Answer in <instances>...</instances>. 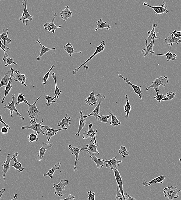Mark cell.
I'll use <instances>...</instances> for the list:
<instances>
[{
    "label": "cell",
    "mask_w": 181,
    "mask_h": 200,
    "mask_svg": "<svg viewBox=\"0 0 181 200\" xmlns=\"http://www.w3.org/2000/svg\"><path fill=\"white\" fill-rule=\"evenodd\" d=\"M41 97V96H39L33 104H30L26 100H25L24 102V103L27 104L29 107L28 110H27L29 117L30 118L33 119L34 121L36 122L38 119L39 116L41 114V112L36 107V103Z\"/></svg>",
    "instance_id": "obj_1"
},
{
    "label": "cell",
    "mask_w": 181,
    "mask_h": 200,
    "mask_svg": "<svg viewBox=\"0 0 181 200\" xmlns=\"http://www.w3.org/2000/svg\"><path fill=\"white\" fill-rule=\"evenodd\" d=\"M169 78L167 76H160L158 78H157L154 82L152 83L151 86L148 87L146 88V91H148L150 88H154V90L157 94V95L158 94V92L159 91V87L161 86L165 87L166 85L169 82Z\"/></svg>",
    "instance_id": "obj_2"
},
{
    "label": "cell",
    "mask_w": 181,
    "mask_h": 200,
    "mask_svg": "<svg viewBox=\"0 0 181 200\" xmlns=\"http://www.w3.org/2000/svg\"><path fill=\"white\" fill-rule=\"evenodd\" d=\"M43 122H44L43 119H42L41 122L39 123H37L34 120H30V123L31 124V125H24L22 127V129H31L35 131L37 135L40 134H43V135H46V132L43 129L44 125H41V124Z\"/></svg>",
    "instance_id": "obj_3"
},
{
    "label": "cell",
    "mask_w": 181,
    "mask_h": 200,
    "mask_svg": "<svg viewBox=\"0 0 181 200\" xmlns=\"http://www.w3.org/2000/svg\"><path fill=\"white\" fill-rule=\"evenodd\" d=\"M180 190L175 186H168L163 190V193L165 194V198H168V200H173L175 198H179L178 193L180 192Z\"/></svg>",
    "instance_id": "obj_4"
},
{
    "label": "cell",
    "mask_w": 181,
    "mask_h": 200,
    "mask_svg": "<svg viewBox=\"0 0 181 200\" xmlns=\"http://www.w3.org/2000/svg\"><path fill=\"white\" fill-rule=\"evenodd\" d=\"M106 44V42L104 41V40H102V41L101 42V44H100V45L97 46V48H96L95 52L93 53L92 55L91 56V57H89L88 59L86 60L85 62H84L83 64H82L80 66L74 70L73 72H72V73H73V75H76V73L79 71V70L82 67L84 66L85 64H86L88 62L91 60L92 59L93 57H95L96 55H97V54L102 52L103 51L104 49H105Z\"/></svg>",
    "instance_id": "obj_5"
},
{
    "label": "cell",
    "mask_w": 181,
    "mask_h": 200,
    "mask_svg": "<svg viewBox=\"0 0 181 200\" xmlns=\"http://www.w3.org/2000/svg\"><path fill=\"white\" fill-rule=\"evenodd\" d=\"M11 154H8L6 156V160L5 161H4L2 165V166L3 167V169L2 171V176H3V180H5V176L7 174V173L9 171V169H10V163L11 161L16 157L19 156V153L17 152H16L13 155V157L11 158Z\"/></svg>",
    "instance_id": "obj_6"
},
{
    "label": "cell",
    "mask_w": 181,
    "mask_h": 200,
    "mask_svg": "<svg viewBox=\"0 0 181 200\" xmlns=\"http://www.w3.org/2000/svg\"><path fill=\"white\" fill-rule=\"evenodd\" d=\"M69 184V180H61L60 182L58 184L54 183L53 188L55 190L54 193L56 195H58L59 197H62L64 196L62 191L65 189L66 186Z\"/></svg>",
    "instance_id": "obj_7"
},
{
    "label": "cell",
    "mask_w": 181,
    "mask_h": 200,
    "mask_svg": "<svg viewBox=\"0 0 181 200\" xmlns=\"http://www.w3.org/2000/svg\"><path fill=\"white\" fill-rule=\"evenodd\" d=\"M97 96L98 97L99 99V101L98 104H97V107L95 108V109L93 110V111L92 112V113L90 114L87 116H83V117L84 119L87 118V117L91 116H93L95 117L97 121H98L99 119L98 117H97V116L100 115V105H101L102 102L104 101V99H106V97L103 94L101 93L98 94L97 95Z\"/></svg>",
    "instance_id": "obj_8"
},
{
    "label": "cell",
    "mask_w": 181,
    "mask_h": 200,
    "mask_svg": "<svg viewBox=\"0 0 181 200\" xmlns=\"http://www.w3.org/2000/svg\"><path fill=\"white\" fill-rule=\"evenodd\" d=\"M27 0H24L22 2V4L24 7V9L21 16L19 18V20L22 21L23 23H25L26 26L27 25L28 21L33 20V18H34V17L30 15L27 11Z\"/></svg>",
    "instance_id": "obj_9"
},
{
    "label": "cell",
    "mask_w": 181,
    "mask_h": 200,
    "mask_svg": "<svg viewBox=\"0 0 181 200\" xmlns=\"http://www.w3.org/2000/svg\"><path fill=\"white\" fill-rule=\"evenodd\" d=\"M92 123H90L88 124V130L85 131L83 134V138L84 139H87L90 138H92L94 140V144H97V140H96V136H97V129H93Z\"/></svg>",
    "instance_id": "obj_10"
},
{
    "label": "cell",
    "mask_w": 181,
    "mask_h": 200,
    "mask_svg": "<svg viewBox=\"0 0 181 200\" xmlns=\"http://www.w3.org/2000/svg\"><path fill=\"white\" fill-rule=\"evenodd\" d=\"M15 98H16V96H15V95L14 94H12V103H8V104H5V105H4V107L5 109H8L10 110V111L11 117L13 118V116L12 115V113H13L14 111L16 113L17 115L20 117V118L22 120L24 121V120L25 119L21 115L20 113H19V111H18L17 109H16V106H15L14 103Z\"/></svg>",
    "instance_id": "obj_11"
},
{
    "label": "cell",
    "mask_w": 181,
    "mask_h": 200,
    "mask_svg": "<svg viewBox=\"0 0 181 200\" xmlns=\"http://www.w3.org/2000/svg\"><path fill=\"white\" fill-rule=\"evenodd\" d=\"M99 145V144H97V145H95L94 140L93 139H91L90 143L85 145L86 148H81L80 149V151L82 152L83 151L86 150L87 151L86 153H88L90 155L94 153H97L98 154H100L99 152L97 149Z\"/></svg>",
    "instance_id": "obj_12"
},
{
    "label": "cell",
    "mask_w": 181,
    "mask_h": 200,
    "mask_svg": "<svg viewBox=\"0 0 181 200\" xmlns=\"http://www.w3.org/2000/svg\"><path fill=\"white\" fill-rule=\"evenodd\" d=\"M57 17V14L54 13L52 15V19L51 22H48V23L46 22L44 24V27L45 30L48 31L49 32H52L54 33L57 29L60 28L61 27V26H57L54 24V20Z\"/></svg>",
    "instance_id": "obj_13"
},
{
    "label": "cell",
    "mask_w": 181,
    "mask_h": 200,
    "mask_svg": "<svg viewBox=\"0 0 181 200\" xmlns=\"http://www.w3.org/2000/svg\"><path fill=\"white\" fill-rule=\"evenodd\" d=\"M163 5L159 6H153L152 5H149L147 2H144L143 3V5L149 8H151L153 9L155 12L156 14H162L164 13L168 14L169 12L167 9L166 7L165 6V1H163Z\"/></svg>",
    "instance_id": "obj_14"
},
{
    "label": "cell",
    "mask_w": 181,
    "mask_h": 200,
    "mask_svg": "<svg viewBox=\"0 0 181 200\" xmlns=\"http://www.w3.org/2000/svg\"><path fill=\"white\" fill-rule=\"evenodd\" d=\"M118 156L115 157L113 158L108 160H106L104 159H100V160L103 161V162L107 163L106 165V168L110 167L111 170H118V166H119L120 163H122V161L121 160H117L116 159Z\"/></svg>",
    "instance_id": "obj_15"
},
{
    "label": "cell",
    "mask_w": 181,
    "mask_h": 200,
    "mask_svg": "<svg viewBox=\"0 0 181 200\" xmlns=\"http://www.w3.org/2000/svg\"><path fill=\"white\" fill-rule=\"evenodd\" d=\"M118 76L119 78L123 79L124 81L125 82H126L128 84H129V86H131L132 88H133L135 93H136V94L138 95L139 96V99H140V100H142V98L141 95L142 94V93L141 92V86L139 87L136 86V85L133 84H132L131 82H130V81H129V79H128L127 78H125V77H123L122 75H120V74H119Z\"/></svg>",
    "instance_id": "obj_16"
},
{
    "label": "cell",
    "mask_w": 181,
    "mask_h": 200,
    "mask_svg": "<svg viewBox=\"0 0 181 200\" xmlns=\"http://www.w3.org/2000/svg\"><path fill=\"white\" fill-rule=\"evenodd\" d=\"M68 129L67 128H63L59 129H54L48 126L44 125V128H43V130L44 131H46V135H47V138H48V142H49L50 139L52 137L54 136V135H56L57 133L59 132L61 130H67Z\"/></svg>",
    "instance_id": "obj_17"
},
{
    "label": "cell",
    "mask_w": 181,
    "mask_h": 200,
    "mask_svg": "<svg viewBox=\"0 0 181 200\" xmlns=\"http://www.w3.org/2000/svg\"><path fill=\"white\" fill-rule=\"evenodd\" d=\"M114 175H115L116 180L118 186L119 187V191H120L121 194H122L124 198V200H126L124 193L123 184L122 179V177L120 175V173L118 170H114Z\"/></svg>",
    "instance_id": "obj_18"
},
{
    "label": "cell",
    "mask_w": 181,
    "mask_h": 200,
    "mask_svg": "<svg viewBox=\"0 0 181 200\" xmlns=\"http://www.w3.org/2000/svg\"><path fill=\"white\" fill-rule=\"evenodd\" d=\"M156 28H158L157 24H153L152 30L151 31L149 30L147 32V33L149 34V36L147 39H146L145 45L149 44V43H151L152 40H154L155 41L156 39H160V40H163L162 39L160 38L157 37V36L156 33L155 31Z\"/></svg>",
    "instance_id": "obj_19"
},
{
    "label": "cell",
    "mask_w": 181,
    "mask_h": 200,
    "mask_svg": "<svg viewBox=\"0 0 181 200\" xmlns=\"http://www.w3.org/2000/svg\"><path fill=\"white\" fill-rule=\"evenodd\" d=\"M13 78L15 81H19L25 87H27L26 85V79L25 74H21L18 70L14 71Z\"/></svg>",
    "instance_id": "obj_20"
},
{
    "label": "cell",
    "mask_w": 181,
    "mask_h": 200,
    "mask_svg": "<svg viewBox=\"0 0 181 200\" xmlns=\"http://www.w3.org/2000/svg\"><path fill=\"white\" fill-rule=\"evenodd\" d=\"M69 149L72 155H74L76 157V160L75 161V164L74 167V171H76L77 170V165L78 161L79 160V153L81 152L80 149L74 146L71 145H69Z\"/></svg>",
    "instance_id": "obj_21"
},
{
    "label": "cell",
    "mask_w": 181,
    "mask_h": 200,
    "mask_svg": "<svg viewBox=\"0 0 181 200\" xmlns=\"http://www.w3.org/2000/svg\"><path fill=\"white\" fill-rule=\"evenodd\" d=\"M52 144H46L44 142H43L42 146L39 150V154H37V156H38V159L39 161H41L43 159H44L43 157H44L46 152V151L47 150L52 147Z\"/></svg>",
    "instance_id": "obj_22"
},
{
    "label": "cell",
    "mask_w": 181,
    "mask_h": 200,
    "mask_svg": "<svg viewBox=\"0 0 181 200\" xmlns=\"http://www.w3.org/2000/svg\"><path fill=\"white\" fill-rule=\"evenodd\" d=\"M176 32V30L173 31L172 33H170L169 36L165 38V44L167 45L170 46L171 48L172 47L173 44V43H175L177 45L179 44V40H181V38H176L173 36L174 33Z\"/></svg>",
    "instance_id": "obj_23"
},
{
    "label": "cell",
    "mask_w": 181,
    "mask_h": 200,
    "mask_svg": "<svg viewBox=\"0 0 181 200\" xmlns=\"http://www.w3.org/2000/svg\"><path fill=\"white\" fill-rule=\"evenodd\" d=\"M11 73L10 74L11 76L10 77V80L8 83V85L6 86L5 88V94L4 97L3 98L2 101L1 102V103H3L5 102V97H6L8 95L10 92L11 91V90L12 88V78L13 77V75L14 70V68L11 67Z\"/></svg>",
    "instance_id": "obj_24"
},
{
    "label": "cell",
    "mask_w": 181,
    "mask_h": 200,
    "mask_svg": "<svg viewBox=\"0 0 181 200\" xmlns=\"http://www.w3.org/2000/svg\"><path fill=\"white\" fill-rule=\"evenodd\" d=\"M72 12L70 11L69 7L67 5L65 7L63 11L60 14V16L62 18L65 22H67L68 18H71L72 17Z\"/></svg>",
    "instance_id": "obj_25"
},
{
    "label": "cell",
    "mask_w": 181,
    "mask_h": 200,
    "mask_svg": "<svg viewBox=\"0 0 181 200\" xmlns=\"http://www.w3.org/2000/svg\"><path fill=\"white\" fill-rule=\"evenodd\" d=\"M154 41H155L154 40H152L151 43L146 45L145 48L142 51L143 57L147 56L150 53L151 54H154V51L153 49H154Z\"/></svg>",
    "instance_id": "obj_26"
},
{
    "label": "cell",
    "mask_w": 181,
    "mask_h": 200,
    "mask_svg": "<svg viewBox=\"0 0 181 200\" xmlns=\"http://www.w3.org/2000/svg\"><path fill=\"white\" fill-rule=\"evenodd\" d=\"M166 178V176H159V177L150 180L148 182H146L144 180L145 182L143 183V185L145 186H148L152 184H161L164 182Z\"/></svg>",
    "instance_id": "obj_27"
},
{
    "label": "cell",
    "mask_w": 181,
    "mask_h": 200,
    "mask_svg": "<svg viewBox=\"0 0 181 200\" xmlns=\"http://www.w3.org/2000/svg\"><path fill=\"white\" fill-rule=\"evenodd\" d=\"M38 43L39 45H40V47H41V52H40V55H39V56L37 57V61H40L41 59V57L43 56V55H44V54H45L46 53L48 52V51H51V50H55L56 49V48H55V47L51 48H48V47H46L45 46L42 45L38 39H37V41L36 42V43Z\"/></svg>",
    "instance_id": "obj_28"
},
{
    "label": "cell",
    "mask_w": 181,
    "mask_h": 200,
    "mask_svg": "<svg viewBox=\"0 0 181 200\" xmlns=\"http://www.w3.org/2000/svg\"><path fill=\"white\" fill-rule=\"evenodd\" d=\"M97 99L95 97L94 90L90 92V96L85 100L86 104L89 105V106L91 107H93L94 105L97 104Z\"/></svg>",
    "instance_id": "obj_29"
},
{
    "label": "cell",
    "mask_w": 181,
    "mask_h": 200,
    "mask_svg": "<svg viewBox=\"0 0 181 200\" xmlns=\"http://www.w3.org/2000/svg\"><path fill=\"white\" fill-rule=\"evenodd\" d=\"M71 117L68 116L67 113L66 114V116L62 119L61 121H59L58 124V126L62 128H68L70 126L71 122Z\"/></svg>",
    "instance_id": "obj_30"
},
{
    "label": "cell",
    "mask_w": 181,
    "mask_h": 200,
    "mask_svg": "<svg viewBox=\"0 0 181 200\" xmlns=\"http://www.w3.org/2000/svg\"><path fill=\"white\" fill-rule=\"evenodd\" d=\"M83 111H80L79 113V114H80V116L79 117V128L77 132L76 133V135L78 136H80L81 131L84 128L86 124L85 119L83 117Z\"/></svg>",
    "instance_id": "obj_31"
},
{
    "label": "cell",
    "mask_w": 181,
    "mask_h": 200,
    "mask_svg": "<svg viewBox=\"0 0 181 200\" xmlns=\"http://www.w3.org/2000/svg\"><path fill=\"white\" fill-rule=\"evenodd\" d=\"M3 32L1 34H0V40H2L4 41V44L5 45V41H6V44H11V40L8 37V34L9 33L8 29L5 28L3 29Z\"/></svg>",
    "instance_id": "obj_32"
},
{
    "label": "cell",
    "mask_w": 181,
    "mask_h": 200,
    "mask_svg": "<svg viewBox=\"0 0 181 200\" xmlns=\"http://www.w3.org/2000/svg\"><path fill=\"white\" fill-rule=\"evenodd\" d=\"M96 24L97 26V27L95 29V31H97L100 29H106L107 30H108L111 28L110 25L106 22L103 21L102 19L97 21L96 22Z\"/></svg>",
    "instance_id": "obj_33"
},
{
    "label": "cell",
    "mask_w": 181,
    "mask_h": 200,
    "mask_svg": "<svg viewBox=\"0 0 181 200\" xmlns=\"http://www.w3.org/2000/svg\"><path fill=\"white\" fill-rule=\"evenodd\" d=\"M64 49L66 52L68 53L69 56L71 57L72 54L74 53H82V51H75L74 49L73 46L70 43H68L64 46Z\"/></svg>",
    "instance_id": "obj_34"
},
{
    "label": "cell",
    "mask_w": 181,
    "mask_h": 200,
    "mask_svg": "<svg viewBox=\"0 0 181 200\" xmlns=\"http://www.w3.org/2000/svg\"><path fill=\"white\" fill-rule=\"evenodd\" d=\"M154 56H165L167 58V61H175L177 58V56L175 53H172L171 52L168 51L165 54H151Z\"/></svg>",
    "instance_id": "obj_35"
},
{
    "label": "cell",
    "mask_w": 181,
    "mask_h": 200,
    "mask_svg": "<svg viewBox=\"0 0 181 200\" xmlns=\"http://www.w3.org/2000/svg\"><path fill=\"white\" fill-rule=\"evenodd\" d=\"M61 166V163H60V162L59 163H57L53 167H52L51 169H49L48 173H44V175L43 176H44V177L48 176V177H49L50 178L52 179V176L54 174V172H55L56 170L59 169L60 167Z\"/></svg>",
    "instance_id": "obj_36"
},
{
    "label": "cell",
    "mask_w": 181,
    "mask_h": 200,
    "mask_svg": "<svg viewBox=\"0 0 181 200\" xmlns=\"http://www.w3.org/2000/svg\"><path fill=\"white\" fill-rule=\"evenodd\" d=\"M90 158L92 160L96 163V166L98 169H102L104 165V162L100 160L99 158H97L94 154L90 155Z\"/></svg>",
    "instance_id": "obj_37"
},
{
    "label": "cell",
    "mask_w": 181,
    "mask_h": 200,
    "mask_svg": "<svg viewBox=\"0 0 181 200\" xmlns=\"http://www.w3.org/2000/svg\"><path fill=\"white\" fill-rule=\"evenodd\" d=\"M51 77L54 79V83H55V90H54L55 96H54V97L56 99H58L59 97V95L62 93V91L60 90L59 88L58 87V86H57L56 74L54 72H53L52 75H51Z\"/></svg>",
    "instance_id": "obj_38"
},
{
    "label": "cell",
    "mask_w": 181,
    "mask_h": 200,
    "mask_svg": "<svg viewBox=\"0 0 181 200\" xmlns=\"http://www.w3.org/2000/svg\"><path fill=\"white\" fill-rule=\"evenodd\" d=\"M9 74L10 72L8 70V72L6 73L5 75L2 77V79L1 80V82H0V88L3 87L5 89L6 86L8 85L10 80V77L9 78Z\"/></svg>",
    "instance_id": "obj_39"
},
{
    "label": "cell",
    "mask_w": 181,
    "mask_h": 200,
    "mask_svg": "<svg viewBox=\"0 0 181 200\" xmlns=\"http://www.w3.org/2000/svg\"><path fill=\"white\" fill-rule=\"evenodd\" d=\"M126 104L124 106V108L125 112L126 113L125 117L126 118H129V113L132 110L131 106L129 103V97L127 95H126Z\"/></svg>",
    "instance_id": "obj_40"
},
{
    "label": "cell",
    "mask_w": 181,
    "mask_h": 200,
    "mask_svg": "<svg viewBox=\"0 0 181 200\" xmlns=\"http://www.w3.org/2000/svg\"><path fill=\"white\" fill-rule=\"evenodd\" d=\"M14 164L12 165V167L14 168L19 173L23 172V170H24V168L22 167L21 163L19 161L17 160V159L16 158V157L14 158Z\"/></svg>",
    "instance_id": "obj_41"
},
{
    "label": "cell",
    "mask_w": 181,
    "mask_h": 200,
    "mask_svg": "<svg viewBox=\"0 0 181 200\" xmlns=\"http://www.w3.org/2000/svg\"><path fill=\"white\" fill-rule=\"evenodd\" d=\"M109 113L111 114V120L110 124L111 125L113 126L114 127L117 126L118 125H120L121 124V122L118 120L116 117L114 115L113 113L109 112Z\"/></svg>",
    "instance_id": "obj_42"
},
{
    "label": "cell",
    "mask_w": 181,
    "mask_h": 200,
    "mask_svg": "<svg viewBox=\"0 0 181 200\" xmlns=\"http://www.w3.org/2000/svg\"><path fill=\"white\" fill-rule=\"evenodd\" d=\"M3 61L6 64L5 65V67H8V65H11L12 64H14V65H17L18 64L14 62L13 59L10 58L9 57H6L5 56L3 57Z\"/></svg>",
    "instance_id": "obj_43"
},
{
    "label": "cell",
    "mask_w": 181,
    "mask_h": 200,
    "mask_svg": "<svg viewBox=\"0 0 181 200\" xmlns=\"http://www.w3.org/2000/svg\"><path fill=\"white\" fill-rule=\"evenodd\" d=\"M28 140L30 143L37 141L39 140L38 135L37 134L30 133L27 136Z\"/></svg>",
    "instance_id": "obj_44"
},
{
    "label": "cell",
    "mask_w": 181,
    "mask_h": 200,
    "mask_svg": "<svg viewBox=\"0 0 181 200\" xmlns=\"http://www.w3.org/2000/svg\"><path fill=\"white\" fill-rule=\"evenodd\" d=\"M118 151L119 153L122 155V157H125L129 155V152L128 151L126 148L124 146H121L120 149Z\"/></svg>",
    "instance_id": "obj_45"
},
{
    "label": "cell",
    "mask_w": 181,
    "mask_h": 200,
    "mask_svg": "<svg viewBox=\"0 0 181 200\" xmlns=\"http://www.w3.org/2000/svg\"><path fill=\"white\" fill-rule=\"evenodd\" d=\"M176 93H175L173 92H167V93L166 97L164 99H163L161 101H170L171 100L173 99L175 97V95Z\"/></svg>",
    "instance_id": "obj_46"
},
{
    "label": "cell",
    "mask_w": 181,
    "mask_h": 200,
    "mask_svg": "<svg viewBox=\"0 0 181 200\" xmlns=\"http://www.w3.org/2000/svg\"><path fill=\"white\" fill-rule=\"evenodd\" d=\"M55 65H52V66L51 67V68H50L48 72L44 75V78H43V82H42L43 84L46 85V84L47 81H48L49 78L50 73H51V71H52L53 68H55Z\"/></svg>",
    "instance_id": "obj_47"
},
{
    "label": "cell",
    "mask_w": 181,
    "mask_h": 200,
    "mask_svg": "<svg viewBox=\"0 0 181 200\" xmlns=\"http://www.w3.org/2000/svg\"><path fill=\"white\" fill-rule=\"evenodd\" d=\"M111 117V115L107 116H97V117L99 119V120L101 122L106 123V124H108V119L110 118Z\"/></svg>",
    "instance_id": "obj_48"
},
{
    "label": "cell",
    "mask_w": 181,
    "mask_h": 200,
    "mask_svg": "<svg viewBox=\"0 0 181 200\" xmlns=\"http://www.w3.org/2000/svg\"><path fill=\"white\" fill-rule=\"evenodd\" d=\"M0 49L4 52L5 56L6 57H9V55L7 54V52L10 51V49L5 46L4 44H3L1 40H0Z\"/></svg>",
    "instance_id": "obj_49"
},
{
    "label": "cell",
    "mask_w": 181,
    "mask_h": 200,
    "mask_svg": "<svg viewBox=\"0 0 181 200\" xmlns=\"http://www.w3.org/2000/svg\"><path fill=\"white\" fill-rule=\"evenodd\" d=\"M16 100L17 101L16 103V105H18L21 103H24L25 100H25L24 95L22 94L19 93Z\"/></svg>",
    "instance_id": "obj_50"
},
{
    "label": "cell",
    "mask_w": 181,
    "mask_h": 200,
    "mask_svg": "<svg viewBox=\"0 0 181 200\" xmlns=\"http://www.w3.org/2000/svg\"><path fill=\"white\" fill-rule=\"evenodd\" d=\"M46 100H47V103H46V105L47 106H51V103H56L57 100H54V99H55V97H50L48 95H47L45 97Z\"/></svg>",
    "instance_id": "obj_51"
},
{
    "label": "cell",
    "mask_w": 181,
    "mask_h": 200,
    "mask_svg": "<svg viewBox=\"0 0 181 200\" xmlns=\"http://www.w3.org/2000/svg\"><path fill=\"white\" fill-rule=\"evenodd\" d=\"M116 198L117 200H124L123 196L121 194L120 191H119V187L117 186V190L116 192Z\"/></svg>",
    "instance_id": "obj_52"
},
{
    "label": "cell",
    "mask_w": 181,
    "mask_h": 200,
    "mask_svg": "<svg viewBox=\"0 0 181 200\" xmlns=\"http://www.w3.org/2000/svg\"><path fill=\"white\" fill-rule=\"evenodd\" d=\"M166 97V96H165V95L161 94H158L154 96V98L156 99L158 103H161L162 99L165 98Z\"/></svg>",
    "instance_id": "obj_53"
},
{
    "label": "cell",
    "mask_w": 181,
    "mask_h": 200,
    "mask_svg": "<svg viewBox=\"0 0 181 200\" xmlns=\"http://www.w3.org/2000/svg\"><path fill=\"white\" fill-rule=\"evenodd\" d=\"M88 200H95V193L92 191L88 192Z\"/></svg>",
    "instance_id": "obj_54"
},
{
    "label": "cell",
    "mask_w": 181,
    "mask_h": 200,
    "mask_svg": "<svg viewBox=\"0 0 181 200\" xmlns=\"http://www.w3.org/2000/svg\"><path fill=\"white\" fill-rule=\"evenodd\" d=\"M0 122L1 123V124H3L4 125H5V126L6 127V128H8V129H11L10 126L9 125L7 124L6 123H5V122L2 119V116H0Z\"/></svg>",
    "instance_id": "obj_55"
},
{
    "label": "cell",
    "mask_w": 181,
    "mask_h": 200,
    "mask_svg": "<svg viewBox=\"0 0 181 200\" xmlns=\"http://www.w3.org/2000/svg\"><path fill=\"white\" fill-rule=\"evenodd\" d=\"M8 131H9V129L5 127H2L1 130V132L2 133V134H8Z\"/></svg>",
    "instance_id": "obj_56"
},
{
    "label": "cell",
    "mask_w": 181,
    "mask_h": 200,
    "mask_svg": "<svg viewBox=\"0 0 181 200\" xmlns=\"http://www.w3.org/2000/svg\"><path fill=\"white\" fill-rule=\"evenodd\" d=\"M75 199H76V198H75L74 196L70 194L66 198L60 200H75Z\"/></svg>",
    "instance_id": "obj_57"
},
{
    "label": "cell",
    "mask_w": 181,
    "mask_h": 200,
    "mask_svg": "<svg viewBox=\"0 0 181 200\" xmlns=\"http://www.w3.org/2000/svg\"><path fill=\"white\" fill-rule=\"evenodd\" d=\"M125 195L126 200H137L135 198L130 196V195H129L127 193H125Z\"/></svg>",
    "instance_id": "obj_58"
},
{
    "label": "cell",
    "mask_w": 181,
    "mask_h": 200,
    "mask_svg": "<svg viewBox=\"0 0 181 200\" xmlns=\"http://www.w3.org/2000/svg\"><path fill=\"white\" fill-rule=\"evenodd\" d=\"M173 36L176 38H179L181 37V30L180 31L176 32L174 33Z\"/></svg>",
    "instance_id": "obj_59"
},
{
    "label": "cell",
    "mask_w": 181,
    "mask_h": 200,
    "mask_svg": "<svg viewBox=\"0 0 181 200\" xmlns=\"http://www.w3.org/2000/svg\"><path fill=\"white\" fill-rule=\"evenodd\" d=\"M5 189L2 188V189L0 191V199L1 198V197L2 196L3 194L5 192Z\"/></svg>",
    "instance_id": "obj_60"
},
{
    "label": "cell",
    "mask_w": 181,
    "mask_h": 200,
    "mask_svg": "<svg viewBox=\"0 0 181 200\" xmlns=\"http://www.w3.org/2000/svg\"><path fill=\"white\" fill-rule=\"evenodd\" d=\"M18 198L17 194H15L13 198L11 200H17Z\"/></svg>",
    "instance_id": "obj_61"
},
{
    "label": "cell",
    "mask_w": 181,
    "mask_h": 200,
    "mask_svg": "<svg viewBox=\"0 0 181 200\" xmlns=\"http://www.w3.org/2000/svg\"><path fill=\"white\" fill-rule=\"evenodd\" d=\"M178 43H181V39L179 40V42H178Z\"/></svg>",
    "instance_id": "obj_62"
},
{
    "label": "cell",
    "mask_w": 181,
    "mask_h": 200,
    "mask_svg": "<svg viewBox=\"0 0 181 200\" xmlns=\"http://www.w3.org/2000/svg\"><path fill=\"white\" fill-rule=\"evenodd\" d=\"M179 162H180V163H181V158H180V159H179Z\"/></svg>",
    "instance_id": "obj_63"
},
{
    "label": "cell",
    "mask_w": 181,
    "mask_h": 200,
    "mask_svg": "<svg viewBox=\"0 0 181 200\" xmlns=\"http://www.w3.org/2000/svg\"><path fill=\"white\" fill-rule=\"evenodd\" d=\"M1 149H0V153H1Z\"/></svg>",
    "instance_id": "obj_64"
}]
</instances>
